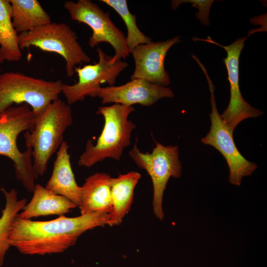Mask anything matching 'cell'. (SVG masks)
<instances>
[{
    "instance_id": "3",
    "label": "cell",
    "mask_w": 267,
    "mask_h": 267,
    "mask_svg": "<svg viewBox=\"0 0 267 267\" xmlns=\"http://www.w3.org/2000/svg\"><path fill=\"white\" fill-rule=\"evenodd\" d=\"M134 107L115 103L100 106L96 114L104 119L102 131L93 144L91 140L86 143L85 151L80 156L79 165L90 167L106 158L119 161L124 148L131 145V134L136 125L128 120Z\"/></svg>"
},
{
    "instance_id": "12",
    "label": "cell",
    "mask_w": 267,
    "mask_h": 267,
    "mask_svg": "<svg viewBox=\"0 0 267 267\" xmlns=\"http://www.w3.org/2000/svg\"><path fill=\"white\" fill-rule=\"evenodd\" d=\"M174 96V94L169 88L152 84L141 79H133L121 86L100 87L90 97H99L102 104L114 103L132 106L139 104L149 106L161 98Z\"/></svg>"
},
{
    "instance_id": "16",
    "label": "cell",
    "mask_w": 267,
    "mask_h": 267,
    "mask_svg": "<svg viewBox=\"0 0 267 267\" xmlns=\"http://www.w3.org/2000/svg\"><path fill=\"white\" fill-rule=\"evenodd\" d=\"M141 178L137 172H130L111 178L112 210L108 215V225H118L130 210L134 188Z\"/></svg>"
},
{
    "instance_id": "8",
    "label": "cell",
    "mask_w": 267,
    "mask_h": 267,
    "mask_svg": "<svg viewBox=\"0 0 267 267\" xmlns=\"http://www.w3.org/2000/svg\"><path fill=\"white\" fill-rule=\"evenodd\" d=\"M64 8L68 12L71 19L89 26L92 31L89 39L91 48L98 44L107 43L114 48L113 61L126 59L131 53L128 47L124 33L113 23L108 12H104L90 0L77 1H65Z\"/></svg>"
},
{
    "instance_id": "7",
    "label": "cell",
    "mask_w": 267,
    "mask_h": 267,
    "mask_svg": "<svg viewBox=\"0 0 267 267\" xmlns=\"http://www.w3.org/2000/svg\"><path fill=\"white\" fill-rule=\"evenodd\" d=\"M136 141L129 154L136 165L145 170L150 176L153 187V208L156 217L163 221V197L167 182L171 177L179 178L181 175V165L179 160L177 145L165 146L156 142L151 153L142 152Z\"/></svg>"
},
{
    "instance_id": "10",
    "label": "cell",
    "mask_w": 267,
    "mask_h": 267,
    "mask_svg": "<svg viewBox=\"0 0 267 267\" xmlns=\"http://www.w3.org/2000/svg\"><path fill=\"white\" fill-rule=\"evenodd\" d=\"M247 37L239 38L228 45H222L213 41L210 37L207 39L193 38L194 41H203L218 45L225 50L227 56L223 59L227 72L230 85V100L227 107L221 118L230 131L233 133L238 124L249 118H256L263 114L260 110L252 106L243 98L239 88V57Z\"/></svg>"
},
{
    "instance_id": "22",
    "label": "cell",
    "mask_w": 267,
    "mask_h": 267,
    "mask_svg": "<svg viewBox=\"0 0 267 267\" xmlns=\"http://www.w3.org/2000/svg\"><path fill=\"white\" fill-rule=\"evenodd\" d=\"M213 2V0H172L171 3L173 10L177 9L181 3H192L193 5L198 8L199 11L195 14L197 18L203 25L209 26L210 24L209 17L210 8Z\"/></svg>"
},
{
    "instance_id": "20",
    "label": "cell",
    "mask_w": 267,
    "mask_h": 267,
    "mask_svg": "<svg viewBox=\"0 0 267 267\" xmlns=\"http://www.w3.org/2000/svg\"><path fill=\"white\" fill-rule=\"evenodd\" d=\"M4 195L5 203L0 217V266L3 263L7 251L11 246L9 233L11 223L15 217L27 204V199H18L16 190L1 189Z\"/></svg>"
},
{
    "instance_id": "15",
    "label": "cell",
    "mask_w": 267,
    "mask_h": 267,
    "mask_svg": "<svg viewBox=\"0 0 267 267\" xmlns=\"http://www.w3.org/2000/svg\"><path fill=\"white\" fill-rule=\"evenodd\" d=\"M109 175L96 173L89 177L81 186L78 207L81 215L92 213L109 214L112 210Z\"/></svg>"
},
{
    "instance_id": "14",
    "label": "cell",
    "mask_w": 267,
    "mask_h": 267,
    "mask_svg": "<svg viewBox=\"0 0 267 267\" xmlns=\"http://www.w3.org/2000/svg\"><path fill=\"white\" fill-rule=\"evenodd\" d=\"M69 145L63 141L56 152L50 178L45 188L48 190L64 196L78 206L80 200L81 186L76 182L72 169Z\"/></svg>"
},
{
    "instance_id": "13",
    "label": "cell",
    "mask_w": 267,
    "mask_h": 267,
    "mask_svg": "<svg viewBox=\"0 0 267 267\" xmlns=\"http://www.w3.org/2000/svg\"><path fill=\"white\" fill-rule=\"evenodd\" d=\"M180 42V37L163 42H150L140 44L131 52L135 68L131 79H141L152 84L166 87L170 84V77L164 66L168 50Z\"/></svg>"
},
{
    "instance_id": "18",
    "label": "cell",
    "mask_w": 267,
    "mask_h": 267,
    "mask_svg": "<svg viewBox=\"0 0 267 267\" xmlns=\"http://www.w3.org/2000/svg\"><path fill=\"white\" fill-rule=\"evenodd\" d=\"M13 26L17 33L31 31L51 22L37 0H9Z\"/></svg>"
},
{
    "instance_id": "17",
    "label": "cell",
    "mask_w": 267,
    "mask_h": 267,
    "mask_svg": "<svg viewBox=\"0 0 267 267\" xmlns=\"http://www.w3.org/2000/svg\"><path fill=\"white\" fill-rule=\"evenodd\" d=\"M31 201L18 214L25 219L41 216H62L70 212L77 205L67 198L55 194L40 184H36Z\"/></svg>"
},
{
    "instance_id": "11",
    "label": "cell",
    "mask_w": 267,
    "mask_h": 267,
    "mask_svg": "<svg viewBox=\"0 0 267 267\" xmlns=\"http://www.w3.org/2000/svg\"><path fill=\"white\" fill-rule=\"evenodd\" d=\"M97 52L99 58L97 63L75 68V73L78 77L77 83L73 85L63 84L62 93L68 105L83 101L87 96H91L101 83L114 86L119 74L128 66L127 62L122 60L113 61L112 56L100 47L97 48Z\"/></svg>"
},
{
    "instance_id": "5",
    "label": "cell",
    "mask_w": 267,
    "mask_h": 267,
    "mask_svg": "<svg viewBox=\"0 0 267 267\" xmlns=\"http://www.w3.org/2000/svg\"><path fill=\"white\" fill-rule=\"evenodd\" d=\"M63 83L61 80L46 81L20 72L0 74V113L13 104H27L35 117L59 99Z\"/></svg>"
},
{
    "instance_id": "21",
    "label": "cell",
    "mask_w": 267,
    "mask_h": 267,
    "mask_svg": "<svg viewBox=\"0 0 267 267\" xmlns=\"http://www.w3.org/2000/svg\"><path fill=\"white\" fill-rule=\"evenodd\" d=\"M100 1L112 7L124 21L127 29V36L126 37L127 44L131 53L139 45L152 41V39L144 35L137 27L136 23V15L130 12L126 0Z\"/></svg>"
},
{
    "instance_id": "2",
    "label": "cell",
    "mask_w": 267,
    "mask_h": 267,
    "mask_svg": "<svg viewBox=\"0 0 267 267\" xmlns=\"http://www.w3.org/2000/svg\"><path fill=\"white\" fill-rule=\"evenodd\" d=\"M73 123L71 108L59 98L35 117L34 127L24 134L27 148L32 149L33 169L43 176L47 163L63 142V134Z\"/></svg>"
},
{
    "instance_id": "6",
    "label": "cell",
    "mask_w": 267,
    "mask_h": 267,
    "mask_svg": "<svg viewBox=\"0 0 267 267\" xmlns=\"http://www.w3.org/2000/svg\"><path fill=\"white\" fill-rule=\"evenodd\" d=\"M18 42L21 50L33 46L60 55L65 60L68 78L75 73L76 65L90 61L78 42L76 32L63 23L51 22L31 31L19 34Z\"/></svg>"
},
{
    "instance_id": "9",
    "label": "cell",
    "mask_w": 267,
    "mask_h": 267,
    "mask_svg": "<svg viewBox=\"0 0 267 267\" xmlns=\"http://www.w3.org/2000/svg\"><path fill=\"white\" fill-rule=\"evenodd\" d=\"M207 79L211 92L212 112L210 114L211 122L210 130L201 141L218 150L224 157L228 165L229 182L235 185L241 184L242 178L250 176L257 169V165L244 158L236 146L233 133L222 120L216 105L215 87L204 65L198 63Z\"/></svg>"
},
{
    "instance_id": "19",
    "label": "cell",
    "mask_w": 267,
    "mask_h": 267,
    "mask_svg": "<svg viewBox=\"0 0 267 267\" xmlns=\"http://www.w3.org/2000/svg\"><path fill=\"white\" fill-rule=\"evenodd\" d=\"M18 35L12 23L9 0H0V53L4 60L17 62L21 59Z\"/></svg>"
},
{
    "instance_id": "1",
    "label": "cell",
    "mask_w": 267,
    "mask_h": 267,
    "mask_svg": "<svg viewBox=\"0 0 267 267\" xmlns=\"http://www.w3.org/2000/svg\"><path fill=\"white\" fill-rule=\"evenodd\" d=\"M108 214L92 213L68 218L64 215L47 221L25 219L18 214L10 227L9 243L25 254L58 253L74 245L85 232L108 224Z\"/></svg>"
},
{
    "instance_id": "23",
    "label": "cell",
    "mask_w": 267,
    "mask_h": 267,
    "mask_svg": "<svg viewBox=\"0 0 267 267\" xmlns=\"http://www.w3.org/2000/svg\"><path fill=\"white\" fill-rule=\"evenodd\" d=\"M4 61V60L3 59L1 54H0V72L1 71V67H0V64L2 63V62Z\"/></svg>"
},
{
    "instance_id": "4",
    "label": "cell",
    "mask_w": 267,
    "mask_h": 267,
    "mask_svg": "<svg viewBox=\"0 0 267 267\" xmlns=\"http://www.w3.org/2000/svg\"><path fill=\"white\" fill-rule=\"evenodd\" d=\"M35 118L27 104L10 107L0 113V155L13 162L16 178L30 192H33L35 180L38 178L33 167L32 150L27 148L21 152L17 147V139L22 132L33 128Z\"/></svg>"
}]
</instances>
